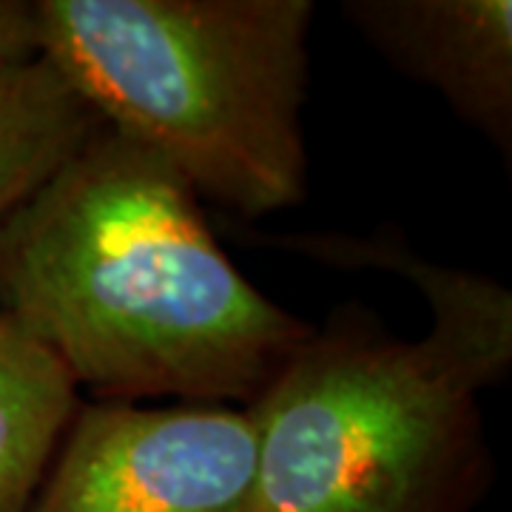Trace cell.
Segmentation results:
<instances>
[{
    "label": "cell",
    "instance_id": "6da1fadb",
    "mask_svg": "<svg viewBox=\"0 0 512 512\" xmlns=\"http://www.w3.org/2000/svg\"><path fill=\"white\" fill-rule=\"evenodd\" d=\"M0 313L126 404L248 407L313 330L242 276L183 174L106 123L0 220Z\"/></svg>",
    "mask_w": 512,
    "mask_h": 512
},
{
    "label": "cell",
    "instance_id": "7a4b0ae2",
    "mask_svg": "<svg viewBox=\"0 0 512 512\" xmlns=\"http://www.w3.org/2000/svg\"><path fill=\"white\" fill-rule=\"evenodd\" d=\"M345 268L407 276L433 325L399 339L365 305H339L248 404L254 512H473L495 476L481 390L512 367V293L433 265L399 239L279 237Z\"/></svg>",
    "mask_w": 512,
    "mask_h": 512
},
{
    "label": "cell",
    "instance_id": "ba28073f",
    "mask_svg": "<svg viewBox=\"0 0 512 512\" xmlns=\"http://www.w3.org/2000/svg\"><path fill=\"white\" fill-rule=\"evenodd\" d=\"M40 55L35 0H0V63Z\"/></svg>",
    "mask_w": 512,
    "mask_h": 512
},
{
    "label": "cell",
    "instance_id": "52a82bcc",
    "mask_svg": "<svg viewBox=\"0 0 512 512\" xmlns=\"http://www.w3.org/2000/svg\"><path fill=\"white\" fill-rule=\"evenodd\" d=\"M100 123L49 57L0 63V220L49 183Z\"/></svg>",
    "mask_w": 512,
    "mask_h": 512
},
{
    "label": "cell",
    "instance_id": "8992f818",
    "mask_svg": "<svg viewBox=\"0 0 512 512\" xmlns=\"http://www.w3.org/2000/svg\"><path fill=\"white\" fill-rule=\"evenodd\" d=\"M80 407L55 350L0 313V512H29Z\"/></svg>",
    "mask_w": 512,
    "mask_h": 512
},
{
    "label": "cell",
    "instance_id": "5b68a950",
    "mask_svg": "<svg viewBox=\"0 0 512 512\" xmlns=\"http://www.w3.org/2000/svg\"><path fill=\"white\" fill-rule=\"evenodd\" d=\"M342 15L396 72L436 89L510 160V0H348Z\"/></svg>",
    "mask_w": 512,
    "mask_h": 512
},
{
    "label": "cell",
    "instance_id": "277c9868",
    "mask_svg": "<svg viewBox=\"0 0 512 512\" xmlns=\"http://www.w3.org/2000/svg\"><path fill=\"white\" fill-rule=\"evenodd\" d=\"M245 407L83 402L29 512H254Z\"/></svg>",
    "mask_w": 512,
    "mask_h": 512
},
{
    "label": "cell",
    "instance_id": "3957f363",
    "mask_svg": "<svg viewBox=\"0 0 512 512\" xmlns=\"http://www.w3.org/2000/svg\"><path fill=\"white\" fill-rule=\"evenodd\" d=\"M311 0H35L49 57L106 126L242 220L308 191Z\"/></svg>",
    "mask_w": 512,
    "mask_h": 512
}]
</instances>
